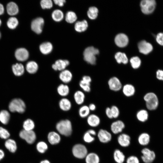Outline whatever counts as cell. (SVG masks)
Masks as SVG:
<instances>
[{
  "label": "cell",
  "mask_w": 163,
  "mask_h": 163,
  "mask_svg": "<svg viewBox=\"0 0 163 163\" xmlns=\"http://www.w3.org/2000/svg\"><path fill=\"white\" fill-rule=\"evenodd\" d=\"M56 128L61 134L68 136L72 133V127L71 121L67 119L62 120L56 125Z\"/></svg>",
  "instance_id": "1"
},
{
  "label": "cell",
  "mask_w": 163,
  "mask_h": 163,
  "mask_svg": "<svg viewBox=\"0 0 163 163\" xmlns=\"http://www.w3.org/2000/svg\"><path fill=\"white\" fill-rule=\"evenodd\" d=\"M99 53L98 49L93 46L88 47L86 48L83 52L84 59L87 63L94 65L96 63L95 56Z\"/></svg>",
  "instance_id": "2"
},
{
  "label": "cell",
  "mask_w": 163,
  "mask_h": 163,
  "mask_svg": "<svg viewBox=\"0 0 163 163\" xmlns=\"http://www.w3.org/2000/svg\"><path fill=\"white\" fill-rule=\"evenodd\" d=\"M143 99L148 110H154L157 108L158 105V99L154 93L150 92L146 93L144 96Z\"/></svg>",
  "instance_id": "3"
},
{
  "label": "cell",
  "mask_w": 163,
  "mask_h": 163,
  "mask_svg": "<svg viewBox=\"0 0 163 163\" xmlns=\"http://www.w3.org/2000/svg\"><path fill=\"white\" fill-rule=\"evenodd\" d=\"M9 109L11 112H17L20 113H23L25 111V104L21 99L15 98L10 103Z\"/></svg>",
  "instance_id": "4"
},
{
  "label": "cell",
  "mask_w": 163,
  "mask_h": 163,
  "mask_svg": "<svg viewBox=\"0 0 163 163\" xmlns=\"http://www.w3.org/2000/svg\"><path fill=\"white\" fill-rule=\"evenodd\" d=\"M156 2L154 0H143L140 3L142 11L145 14H149L154 10Z\"/></svg>",
  "instance_id": "5"
},
{
  "label": "cell",
  "mask_w": 163,
  "mask_h": 163,
  "mask_svg": "<svg viewBox=\"0 0 163 163\" xmlns=\"http://www.w3.org/2000/svg\"><path fill=\"white\" fill-rule=\"evenodd\" d=\"M72 153L75 157L79 159H82L85 158L87 155L88 150L84 145L78 144L73 146Z\"/></svg>",
  "instance_id": "6"
},
{
  "label": "cell",
  "mask_w": 163,
  "mask_h": 163,
  "mask_svg": "<svg viewBox=\"0 0 163 163\" xmlns=\"http://www.w3.org/2000/svg\"><path fill=\"white\" fill-rule=\"evenodd\" d=\"M19 136L21 138L25 140L29 144L34 143L36 139V134L33 130H22L20 132Z\"/></svg>",
  "instance_id": "7"
},
{
  "label": "cell",
  "mask_w": 163,
  "mask_h": 163,
  "mask_svg": "<svg viewBox=\"0 0 163 163\" xmlns=\"http://www.w3.org/2000/svg\"><path fill=\"white\" fill-rule=\"evenodd\" d=\"M141 153L142 154L141 158L145 163H151L155 159V153L148 148L143 149L141 151Z\"/></svg>",
  "instance_id": "8"
},
{
  "label": "cell",
  "mask_w": 163,
  "mask_h": 163,
  "mask_svg": "<svg viewBox=\"0 0 163 163\" xmlns=\"http://www.w3.org/2000/svg\"><path fill=\"white\" fill-rule=\"evenodd\" d=\"M44 20L41 17L37 18L32 21L31 24V29L36 33L39 34L42 31Z\"/></svg>",
  "instance_id": "9"
},
{
  "label": "cell",
  "mask_w": 163,
  "mask_h": 163,
  "mask_svg": "<svg viewBox=\"0 0 163 163\" xmlns=\"http://www.w3.org/2000/svg\"><path fill=\"white\" fill-rule=\"evenodd\" d=\"M108 84L110 90L115 91H120L122 87L120 81L116 77H113L109 79Z\"/></svg>",
  "instance_id": "10"
},
{
  "label": "cell",
  "mask_w": 163,
  "mask_h": 163,
  "mask_svg": "<svg viewBox=\"0 0 163 163\" xmlns=\"http://www.w3.org/2000/svg\"><path fill=\"white\" fill-rule=\"evenodd\" d=\"M138 47L139 52L144 54H148L153 50L152 44L145 40L141 41L139 43Z\"/></svg>",
  "instance_id": "11"
},
{
  "label": "cell",
  "mask_w": 163,
  "mask_h": 163,
  "mask_svg": "<svg viewBox=\"0 0 163 163\" xmlns=\"http://www.w3.org/2000/svg\"><path fill=\"white\" fill-rule=\"evenodd\" d=\"M97 136L100 141L103 143L108 142L112 139V135L110 133L103 129L99 130Z\"/></svg>",
  "instance_id": "12"
},
{
  "label": "cell",
  "mask_w": 163,
  "mask_h": 163,
  "mask_svg": "<svg viewBox=\"0 0 163 163\" xmlns=\"http://www.w3.org/2000/svg\"><path fill=\"white\" fill-rule=\"evenodd\" d=\"M15 56L17 60L20 61H24L29 57V53L26 49L21 48L18 49L15 53Z\"/></svg>",
  "instance_id": "13"
},
{
  "label": "cell",
  "mask_w": 163,
  "mask_h": 163,
  "mask_svg": "<svg viewBox=\"0 0 163 163\" xmlns=\"http://www.w3.org/2000/svg\"><path fill=\"white\" fill-rule=\"evenodd\" d=\"M114 40L116 45L120 47H123L126 46L129 42L128 37L124 34H117Z\"/></svg>",
  "instance_id": "14"
},
{
  "label": "cell",
  "mask_w": 163,
  "mask_h": 163,
  "mask_svg": "<svg viewBox=\"0 0 163 163\" xmlns=\"http://www.w3.org/2000/svg\"><path fill=\"white\" fill-rule=\"evenodd\" d=\"M125 127V125L123 121L117 120L113 122L110 126L112 132L114 134H117L122 132Z\"/></svg>",
  "instance_id": "15"
},
{
  "label": "cell",
  "mask_w": 163,
  "mask_h": 163,
  "mask_svg": "<svg viewBox=\"0 0 163 163\" xmlns=\"http://www.w3.org/2000/svg\"><path fill=\"white\" fill-rule=\"evenodd\" d=\"M131 138L127 134L122 133L118 137L117 141L119 144L123 147L128 146L130 143Z\"/></svg>",
  "instance_id": "16"
},
{
  "label": "cell",
  "mask_w": 163,
  "mask_h": 163,
  "mask_svg": "<svg viewBox=\"0 0 163 163\" xmlns=\"http://www.w3.org/2000/svg\"><path fill=\"white\" fill-rule=\"evenodd\" d=\"M59 77L63 82L67 83L72 80V75L70 71L65 69L61 71L59 74Z\"/></svg>",
  "instance_id": "17"
},
{
  "label": "cell",
  "mask_w": 163,
  "mask_h": 163,
  "mask_svg": "<svg viewBox=\"0 0 163 163\" xmlns=\"http://www.w3.org/2000/svg\"><path fill=\"white\" fill-rule=\"evenodd\" d=\"M47 139L49 143L52 145H56L59 143L61 140L59 135L54 131L49 133L47 136Z\"/></svg>",
  "instance_id": "18"
},
{
  "label": "cell",
  "mask_w": 163,
  "mask_h": 163,
  "mask_svg": "<svg viewBox=\"0 0 163 163\" xmlns=\"http://www.w3.org/2000/svg\"><path fill=\"white\" fill-rule=\"evenodd\" d=\"M87 122L90 126L96 127L99 125L100 119L99 117L96 115L91 114L88 117Z\"/></svg>",
  "instance_id": "19"
},
{
  "label": "cell",
  "mask_w": 163,
  "mask_h": 163,
  "mask_svg": "<svg viewBox=\"0 0 163 163\" xmlns=\"http://www.w3.org/2000/svg\"><path fill=\"white\" fill-rule=\"evenodd\" d=\"M122 91L125 96L130 97L134 94L136 90L133 85L128 84H125L123 87Z\"/></svg>",
  "instance_id": "20"
},
{
  "label": "cell",
  "mask_w": 163,
  "mask_h": 163,
  "mask_svg": "<svg viewBox=\"0 0 163 163\" xmlns=\"http://www.w3.org/2000/svg\"><path fill=\"white\" fill-rule=\"evenodd\" d=\"M6 10L8 14L11 16L17 14L19 12L17 5L13 2H11L8 3L6 6Z\"/></svg>",
  "instance_id": "21"
},
{
  "label": "cell",
  "mask_w": 163,
  "mask_h": 163,
  "mask_svg": "<svg viewBox=\"0 0 163 163\" xmlns=\"http://www.w3.org/2000/svg\"><path fill=\"white\" fill-rule=\"evenodd\" d=\"M53 48L52 44L49 42H45L41 44L39 46L41 52L43 54L46 55L52 51Z\"/></svg>",
  "instance_id": "22"
},
{
  "label": "cell",
  "mask_w": 163,
  "mask_h": 163,
  "mask_svg": "<svg viewBox=\"0 0 163 163\" xmlns=\"http://www.w3.org/2000/svg\"><path fill=\"white\" fill-rule=\"evenodd\" d=\"M59 106L62 110L68 111L70 109L72 104L71 101L68 99L64 98L61 99L59 101Z\"/></svg>",
  "instance_id": "23"
},
{
  "label": "cell",
  "mask_w": 163,
  "mask_h": 163,
  "mask_svg": "<svg viewBox=\"0 0 163 163\" xmlns=\"http://www.w3.org/2000/svg\"><path fill=\"white\" fill-rule=\"evenodd\" d=\"M85 158L86 163H99L100 159L99 156L96 153L91 152L88 154Z\"/></svg>",
  "instance_id": "24"
},
{
  "label": "cell",
  "mask_w": 163,
  "mask_h": 163,
  "mask_svg": "<svg viewBox=\"0 0 163 163\" xmlns=\"http://www.w3.org/2000/svg\"><path fill=\"white\" fill-rule=\"evenodd\" d=\"M26 69L29 73L33 74L36 73L38 69V66L37 62L34 61L28 62L26 64Z\"/></svg>",
  "instance_id": "25"
},
{
  "label": "cell",
  "mask_w": 163,
  "mask_h": 163,
  "mask_svg": "<svg viewBox=\"0 0 163 163\" xmlns=\"http://www.w3.org/2000/svg\"><path fill=\"white\" fill-rule=\"evenodd\" d=\"M88 27V24L85 20L82 21H78L75 25V29L76 31L79 32H84Z\"/></svg>",
  "instance_id": "26"
},
{
  "label": "cell",
  "mask_w": 163,
  "mask_h": 163,
  "mask_svg": "<svg viewBox=\"0 0 163 163\" xmlns=\"http://www.w3.org/2000/svg\"><path fill=\"white\" fill-rule=\"evenodd\" d=\"M113 157L114 161L117 163H123L125 160L124 155L118 149H116L114 151Z\"/></svg>",
  "instance_id": "27"
},
{
  "label": "cell",
  "mask_w": 163,
  "mask_h": 163,
  "mask_svg": "<svg viewBox=\"0 0 163 163\" xmlns=\"http://www.w3.org/2000/svg\"><path fill=\"white\" fill-rule=\"evenodd\" d=\"M12 71L16 76H20L22 75L24 71V69L23 65L21 63H17L13 65Z\"/></svg>",
  "instance_id": "28"
},
{
  "label": "cell",
  "mask_w": 163,
  "mask_h": 163,
  "mask_svg": "<svg viewBox=\"0 0 163 163\" xmlns=\"http://www.w3.org/2000/svg\"><path fill=\"white\" fill-rule=\"evenodd\" d=\"M57 91L60 95L62 97H65L69 94V88L67 85L61 84L58 87Z\"/></svg>",
  "instance_id": "29"
},
{
  "label": "cell",
  "mask_w": 163,
  "mask_h": 163,
  "mask_svg": "<svg viewBox=\"0 0 163 163\" xmlns=\"http://www.w3.org/2000/svg\"><path fill=\"white\" fill-rule=\"evenodd\" d=\"M85 97L84 93L80 91H76L74 95V100L76 103L78 105L82 104L83 103Z\"/></svg>",
  "instance_id": "30"
},
{
  "label": "cell",
  "mask_w": 163,
  "mask_h": 163,
  "mask_svg": "<svg viewBox=\"0 0 163 163\" xmlns=\"http://www.w3.org/2000/svg\"><path fill=\"white\" fill-rule=\"evenodd\" d=\"M115 58L118 63H122L126 64L128 63V59L126 54L124 53L120 52L117 53L115 55Z\"/></svg>",
  "instance_id": "31"
},
{
  "label": "cell",
  "mask_w": 163,
  "mask_h": 163,
  "mask_svg": "<svg viewBox=\"0 0 163 163\" xmlns=\"http://www.w3.org/2000/svg\"><path fill=\"white\" fill-rule=\"evenodd\" d=\"M6 148L10 152L14 153L17 149L16 143L14 140L11 139L7 140L5 143Z\"/></svg>",
  "instance_id": "32"
},
{
  "label": "cell",
  "mask_w": 163,
  "mask_h": 163,
  "mask_svg": "<svg viewBox=\"0 0 163 163\" xmlns=\"http://www.w3.org/2000/svg\"><path fill=\"white\" fill-rule=\"evenodd\" d=\"M150 140L149 135L146 133H143L139 136L138 141L140 144L142 145H146L149 143Z\"/></svg>",
  "instance_id": "33"
},
{
  "label": "cell",
  "mask_w": 163,
  "mask_h": 163,
  "mask_svg": "<svg viewBox=\"0 0 163 163\" xmlns=\"http://www.w3.org/2000/svg\"><path fill=\"white\" fill-rule=\"evenodd\" d=\"M148 112L144 109L139 110L136 114L137 119L141 122H145L148 119Z\"/></svg>",
  "instance_id": "34"
},
{
  "label": "cell",
  "mask_w": 163,
  "mask_h": 163,
  "mask_svg": "<svg viewBox=\"0 0 163 163\" xmlns=\"http://www.w3.org/2000/svg\"><path fill=\"white\" fill-rule=\"evenodd\" d=\"M57 70L62 71L65 70L66 67L69 64V62L67 60L59 59L56 60L55 63Z\"/></svg>",
  "instance_id": "35"
},
{
  "label": "cell",
  "mask_w": 163,
  "mask_h": 163,
  "mask_svg": "<svg viewBox=\"0 0 163 163\" xmlns=\"http://www.w3.org/2000/svg\"><path fill=\"white\" fill-rule=\"evenodd\" d=\"M10 115L6 110H2L0 112V121L4 124H7L9 120Z\"/></svg>",
  "instance_id": "36"
},
{
  "label": "cell",
  "mask_w": 163,
  "mask_h": 163,
  "mask_svg": "<svg viewBox=\"0 0 163 163\" xmlns=\"http://www.w3.org/2000/svg\"><path fill=\"white\" fill-rule=\"evenodd\" d=\"M52 17L54 21L56 22H59L62 20L63 18L64 14L60 10L56 9L52 12Z\"/></svg>",
  "instance_id": "37"
},
{
  "label": "cell",
  "mask_w": 163,
  "mask_h": 163,
  "mask_svg": "<svg viewBox=\"0 0 163 163\" xmlns=\"http://www.w3.org/2000/svg\"><path fill=\"white\" fill-rule=\"evenodd\" d=\"M90 111L88 106L83 105L79 108L78 110L79 114L81 117L85 118L89 115Z\"/></svg>",
  "instance_id": "38"
},
{
  "label": "cell",
  "mask_w": 163,
  "mask_h": 163,
  "mask_svg": "<svg viewBox=\"0 0 163 163\" xmlns=\"http://www.w3.org/2000/svg\"><path fill=\"white\" fill-rule=\"evenodd\" d=\"M77 19V16L75 13L72 11H69L66 13L65 19L66 21L69 23L74 22Z\"/></svg>",
  "instance_id": "39"
},
{
  "label": "cell",
  "mask_w": 163,
  "mask_h": 163,
  "mask_svg": "<svg viewBox=\"0 0 163 163\" xmlns=\"http://www.w3.org/2000/svg\"><path fill=\"white\" fill-rule=\"evenodd\" d=\"M98 12V9L95 7H91L89 8L87 12V15L91 19H94L97 17Z\"/></svg>",
  "instance_id": "40"
},
{
  "label": "cell",
  "mask_w": 163,
  "mask_h": 163,
  "mask_svg": "<svg viewBox=\"0 0 163 163\" xmlns=\"http://www.w3.org/2000/svg\"><path fill=\"white\" fill-rule=\"evenodd\" d=\"M7 24L8 27L11 29H15L18 24L17 19L14 17H11L8 20Z\"/></svg>",
  "instance_id": "41"
},
{
  "label": "cell",
  "mask_w": 163,
  "mask_h": 163,
  "mask_svg": "<svg viewBox=\"0 0 163 163\" xmlns=\"http://www.w3.org/2000/svg\"><path fill=\"white\" fill-rule=\"evenodd\" d=\"M35 127L34 122L30 119H27L24 122L23 127L24 129L26 130H32Z\"/></svg>",
  "instance_id": "42"
},
{
  "label": "cell",
  "mask_w": 163,
  "mask_h": 163,
  "mask_svg": "<svg viewBox=\"0 0 163 163\" xmlns=\"http://www.w3.org/2000/svg\"><path fill=\"white\" fill-rule=\"evenodd\" d=\"M48 146L44 142L41 141L38 142L36 145L37 151L41 153H43L47 150Z\"/></svg>",
  "instance_id": "43"
},
{
  "label": "cell",
  "mask_w": 163,
  "mask_h": 163,
  "mask_svg": "<svg viewBox=\"0 0 163 163\" xmlns=\"http://www.w3.org/2000/svg\"><path fill=\"white\" fill-rule=\"evenodd\" d=\"M130 62L132 67L134 69L139 68L141 63L140 59L137 56H134L131 58L130 59Z\"/></svg>",
  "instance_id": "44"
},
{
  "label": "cell",
  "mask_w": 163,
  "mask_h": 163,
  "mask_svg": "<svg viewBox=\"0 0 163 163\" xmlns=\"http://www.w3.org/2000/svg\"><path fill=\"white\" fill-rule=\"evenodd\" d=\"M79 85L80 87L84 91L88 92H90L91 90L90 83L86 82L82 80L80 81Z\"/></svg>",
  "instance_id": "45"
},
{
  "label": "cell",
  "mask_w": 163,
  "mask_h": 163,
  "mask_svg": "<svg viewBox=\"0 0 163 163\" xmlns=\"http://www.w3.org/2000/svg\"><path fill=\"white\" fill-rule=\"evenodd\" d=\"M40 5L43 9H50L53 6V2L51 0H42L40 2Z\"/></svg>",
  "instance_id": "46"
},
{
  "label": "cell",
  "mask_w": 163,
  "mask_h": 163,
  "mask_svg": "<svg viewBox=\"0 0 163 163\" xmlns=\"http://www.w3.org/2000/svg\"><path fill=\"white\" fill-rule=\"evenodd\" d=\"M83 139L85 142L88 143L92 142L95 140V138L88 131L85 133L83 136Z\"/></svg>",
  "instance_id": "47"
},
{
  "label": "cell",
  "mask_w": 163,
  "mask_h": 163,
  "mask_svg": "<svg viewBox=\"0 0 163 163\" xmlns=\"http://www.w3.org/2000/svg\"><path fill=\"white\" fill-rule=\"evenodd\" d=\"M10 134L8 131L2 127H0V138L3 139H7Z\"/></svg>",
  "instance_id": "48"
},
{
  "label": "cell",
  "mask_w": 163,
  "mask_h": 163,
  "mask_svg": "<svg viewBox=\"0 0 163 163\" xmlns=\"http://www.w3.org/2000/svg\"><path fill=\"white\" fill-rule=\"evenodd\" d=\"M113 118H117L120 114V111L118 107L114 105L110 107Z\"/></svg>",
  "instance_id": "49"
},
{
  "label": "cell",
  "mask_w": 163,
  "mask_h": 163,
  "mask_svg": "<svg viewBox=\"0 0 163 163\" xmlns=\"http://www.w3.org/2000/svg\"><path fill=\"white\" fill-rule=\"evenodd\" d=\"M126 163H139L138 158L134 155H131L126 160Z\"/></svg>",
  "instance_id": "50"
},
{
  "label": "cell",
  "mask_w": 163,
  "mask_h": 163,
  "mask_svg": "<svg viewBox=\"0 0 163 163\" xmlns=\"http://www.w3.org/2000/svg\"><path fill=\"white\" fill-rule=\"evenodd\" d=\"M156 41L160 45L163 46V33H158L156 36Z\"/></svg>",
  "instance_id": "51"
},
{
  "label": "cell",
  "mask_w": 163,
  "mask_h": 163,
  "mask_svg": "<svg viewBox=\"0 0 163 163\" xmlns=\"http://www.w3.org/2000/svg\"><path fill=\"white\" fill-rule=\"evenodd\" d=\"M156 76L158 79L163 81V70H158L156 72Z\"/></svg>",
  "instance_id": "52"
},
{
  "label": "cell",
  "mask_w": 163,
  "mask_h": 163,
  "mask_svg": "<svg viewBox=\"0 0 163 163\" xmlns=\"http://www.w3.org/2000/svg\"><path fill=\"white\" fill-rule=\"evenodd\" d=\"M105 113L109 118L112 119L113 118L110 108L107 107L106 108Z\"/></svg>",
  "instance_id": "53"
},
{
  "label": "cell",
  "mask_w": 163,
  "mask_h": 163,
  "mask_svg": "<svg viewBox=\"0 0 163 163\" xmlns=\"http://www.w3.org/2000/svg\"><path fill=\"white\" fill-rule=\"evenodd\" d=\"M53 2L56 5L62 7L65 3L66 1L64 0H54Z\"/></svg>",
  "instance_id": "54"
},
{
  "label": "cell",
  "mask_w": 163,
  "mask_h": 163,
  "mask_svg": "<svg viewBox=\"0 0 163 163\" xmlns=\"http://www.w3.org/2000/svg\"><path fill=\"white\" fill-rule=\"evenodd\" d=\"M83 81L90 83L91 82V78L88 75H84L82 78V79Z\"/></svg>",
  "instance_id": "55"
},
{
  "label": "cell",
  "mask_w": 163,
  "mask_h": 163,
  "mask_svg": "<svg viewBox=\"0 0 163 163\" xmlns=\"http://www.w3.org/2000/svg\"><path fill=\"white\" fill-rule=\"evenodd\" d=\"M88 107L90 110L91 111H94L96 108V106L93 104H90Z\"/></svg>",
  "instance_id": "56"
},
{
  "label": "cell",
  "mask_w": 163,
  "mask_h": 163,
  "mask_svg": "<svg viewBox=\"0 0 163 163\" xmlns=\"http://www.w3.org/2000/svg\"><path fill=\"white\" fill-rule=\"evenodd\" d=\"M4 12V8L3 5L0 3V15L2 14Z\"/></svg>",
  "instance_id": "57"
},
{
  "label": "cell",
  "mask_w": 163,
  "mask_h": 163,
  "mask_svg": "<svg viewBox=\"0 0 163 163\" xmlns=\"http://www.w3.org/2000/svg\"><path fill=\"white\" fill-rule=\"evenodd\" d=\"M87 131L93 136H95L96 134L95 131L93 129H90Z\"/></svg>",
  "instance_id": "58"
},
{
  "label": "cell",
  "mask_w": 163,
  "mask_h": 163,
  "mask_svg": "<svg viewBox=\"0 0 163 163\" xmlns=\"http://www.w3.org/2000/svg\"><path fill=\"white\" fill-rule=\"evenodd\" d=\"M4 153L3 151L0 149V160L2 159L4 156Z\"/></svg>",
  "instance_id": "59"
},
{
  "label": "cell",
  "mask_w": 163,
  "mask_h": 163,
  "mask_svg": "<svg viewBox=\"0 0 163 163\" xmlns=\"http://www.w3.org/2000/svg\"><path fill=\"white\" fill-rule=\"evenodd\" d=\"M40 163H51L48 160L45 159L41 161Z\"/></svg>",
  "instance_id": "60"
},
{
  "label": "cell",
  "mask_w": 163,
  "mask_h": 163,
  "mask_svg": "<svg viewBox=\"0 0 163 163\" xmlns=\"http://www.w3.org/2000/svg\"><path fill=\"white\" fill-rule=\"evenodd\" d=\"M52 68L54 70H56V71L57 70L56 66L55 64H53L52 65Z\"/></svg>",
  "instance_id": "61"
},
{
  "label": "cell",
  "mask_w": 163,
  "mask_h": 163,
  "mask_svg": "<svg viewBox=\"0 0 163 163\" xmlns=\"http://www.w3.org/2000/svg\"><path fill=\"white\" fill-rule=\"evenodd\" d=\"M1 24H2V21L1 19H0V26H1Z\"/></svg>",
  "instance_id": "62"
},
{
  "label": "cell",
  "mask_w": 163,
  "mask_h": 163,
  "mask_svg": "<svg viewBox=\"0 0 163 163\" xmlns=\"http://www.w3.org/2000/svg\"><path fill=\"white\" fill-rule=\"evenodd\" d=\"M1 33L0 31V39L1 38Z\"/></svg>",
  "instance_id": "63"
}]
</instances>
